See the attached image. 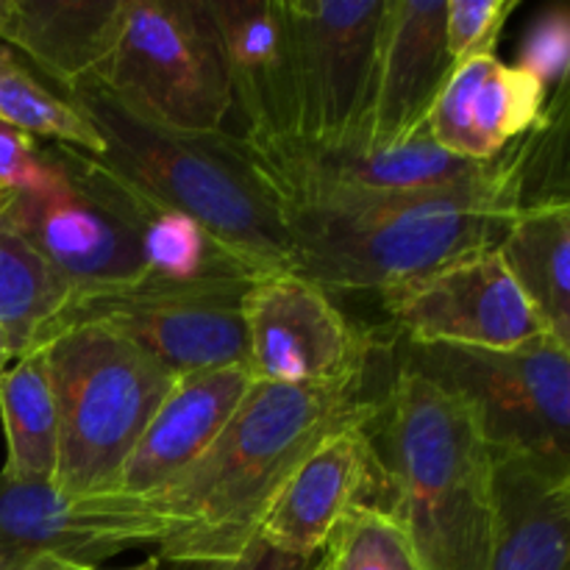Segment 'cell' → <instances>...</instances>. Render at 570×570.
Segmentation results:
<instances>
[{
  "instance_id": "obj_4",
  "label": "cell",
  "mask_w": 570,
  "mask_h": 570,
  "mask_svg": "<svg viewBox=\"0 0 570 570\" xmlns=\"http://www.w3.org/2000/svg\"><path fill=\"white\" fill-rule=\"evenodd\" d=\"M67 98L104 139L111 170L193 217L259 278L293 273L282 195L243 137L165 126L95 81Z\"/></svg>"
},
{
  "instance_id": "obj_8",
  "label": "cell",
  "mask_w": 570,
  "mask_h": 570,
  "mask_svg": "<svg viewBox=\"0 0 570 570\" xmlns=\"http://www.w3.org/2000/svg\"><path fill=\"white\" fill-rule=\"evenodd\" d=\"M178 523L156 499L67 495L0 476V570H83L131 549H159Z\"/></svg>"
},
{
  "instance_id": "obj_9",
  "label": "cell",
  "mask_w": 570,
  "mask_h": 570,
  "mask_svg": "<svg viewBox=\"0 0 570 570\" xmlns=\"http://www.w3.org/2000/svg\"><path fill=\"white\" fill-rule=\"evenodd\" d=\"M250 284H165L142 278L134 287L72 301L50 332L98 323L148 351L173 376L248 365L243 298Z\"/></svg>"
},
{
  "instance_id": "obj_22",
  "label": "cell",
  "mask_w": 570,
  "mask_h": 570,
  "mask_svg": "<svg viewBox=\"0 0 570 570\" xmlns=\"http://www.w3.org/2000/svg\"><path fill=\"white\" fill-rule=\"evenodd\" d=\"M495 460V532L484 570H570V473Z\"/></svg>"
},
{
  "instance_id": "obj_12",
  "label": "cell",
  "mask_w": 570,
  "mask_h": 570,
  "mask_svg": "<svg viewBox=\"0 0 570 570\" xmlns=\"http://www.w3.org/2000/svg\"><path fill=\"white\" fill-rule=\"evenodd\" d=\"M284 198L304 195H393L468 187L493 178L504 154L493 161H468L440 148L429 134L401 145H371L360 137L309 142L287 137L248 145Z\"/></svg>"
},
{
  "instance_id": "obj_24",
  "label": "cell",
  "mask_w": 570,
  "mask_h": 570,
  "mask_svg": "<svg viewBox=\"0 0 570 570\" xmlns=\"http://www.w3.org/2000/svg\"><path fill=\"white\" fill-rule=\"evenodd\" d=\"M0 417L11 482L53 484L59 468V417L50 387L45 348L26 351L0 373Z\"/></svg>"
},
{
  "instance_id": "obj_18",
  "label": "cell",
  "mask_w": 570,
  "mask_h": 570,
  "mask_svg": "<svg viewBox=\"0 0 570 570\" xmlns=\"http://www.w3.org/2000/svg\"><path fill=\"white\" fill-rule=\"evenodd\" d=\"M254 382L248 365L178 376L122 462L109 493L159 499L212 449Z\"/></svg>"
},
{
  "instance_id": "obj_32",
  "label": "cell",
  "mask_w": 570,
  "mask_h": 570,
  "mask_svg": "<svg viewBox=\"0 0 570 570\" xmlns=\"http://www.w3.org/2000/svg\"><path fill=\"white\" fill-rule=\"evenodd\" d=\"M17 360V351H14V345H11V340H9V334L3 332V328H0V373L6 371V367L11 365V362Z\"/></svg>"
},
{
  "instance_id": "obj_23",
  "label": "cell",
  "mask_w": 570,
  "mask_h": 570,
  "mask_svg": "<svg viewBox=\"0 0 570 570\" xmlns=\"http://www.w3.org/2000/svg\"><path fill=\"white\" fill-rule=\"evenodd\" d=\"M495 248L546 334L570 348V200L518 209Z\"/></svg>"
},
{
  "instance_id": "obj_27",
  "label": "cell",
  "mask_w": 570,
  "mask_h": 570,
  "mask_svg": "<svg viewBox=\"0 0 570 570\" xmlns=\"http://www.w3.org/2000/svg\"><path fill=\"white\" fill-rule=\"evenodd\" d=\"M328 570H423L415 546L390 512L356 504L326 546Z\"/></svg>"
},
{
  "instance_id": "obj_26",
  "label": "cell",
  "mask_w": 570,
  "mask_h": 570,
  "mask_svg": "<svg viewBox=\"0 0 570 570\" xmlns=\"http://www.w3.org/2000/svg\"><path fill=\"white\" fill-rule=\"evenodd\" d=\"M0 126L48 145L104 156V139L61 89H53L17 50L0 42Z\"/></svg>"
},
{
  "instance_id": "obj_33",
  "label": "cell",
  "mask_w": 570,
  "mask_h": 570,
  "mask_svg": "<svg viewBox=\"0 0 570 570\" xmlns=\"http://www.w3.org/2000/svg\"><path fill=\"white\" fill-rule=\"evenodd\" d=\"M161 568V562H159V557H148V560H142L139 562V566H131V568H120V570H159ZM83 570H104V568H83Z\"/></svg>"
},
{
  "instance_id": "obj_10",
  "label": "cell",
  "mask_w": 570,
  "mask_h": 570,
  "mask_svg": "<svg viewBox=\"0 0 570 570\" xmlns=\"http://www.w3.org/2000/svg\"><path fill=\"white\" fill-rule=\"evenodd\" d=\"M243 317L256 382L343 387L365 379L373 337L306 278L276 273L254 282L243 298Z\"/></svg>"
},
{
  "instance_id": "obj_13",
  "label": "cell",
  "mask_w": 570,
  "mask_h": 570,
  "mask_svg": "<svg viewBox=\"0 0 570 570\" xmlns=\"http://www.w3.org/2000/svg\"><path fill=\"white\" fill-rule=\"evenodd\" d=\"M382 298L387 317L406 343L504 351L546 334L499 248L449 262Z\"/></svg>"
},
{
  "instance_id": "obj_35",
  "label": "cell",
  "mask_w": 570,
  "mask_h": 570,
  "mask_svg": "<svg viewBox=\"0 0 570 570\" xmlns=\"http://www.w3.org/2000/svg\"><path fill=\"white\" fill-rule=\"evenodd\" d=\"M3 14H6V0H0V26H3Z\"/></svg>"
},
{
  "instance_id": "obj_34",
  "label": "cell",
  "mask_w": 570,
  "mask_h": 570,
  "mask_svg": "<svg viewBox=\"0 0 570 570\" xmlns=\"http://www.w3.org/2000/svg\"><path fill=\"white\" fill-rule=\"evenodd\" d=\"M312 570H328V554H326V549L321 551V557H317V562H315V566H312Z\"/></svg>"
},
{
  "instance_id": "obj_28",
  "label": "cell",
  "mask_w": 570,
  "mask_h": 570,
  "mask_svg": "<svg viewBox=\"0 0 570 570\" xmlns=\"http://www.w3.org/2000/svg\"><path fill=\"white\" fill-rule=\"evenodd\" d=\"M518 6V0H445V45L454 65L495 53L501 31Z\"/></svg>"
},
{
  "instance_id": "obj_11",
  "label": "cell",
  "mask_w": 570,
  "mask_h": 570,
  "mask_svg": "<svg viewBox=\"0 0 570 570\" xmlns=\"http://www.w3.org/2000/svg\"><path fill=\"white\" fill-rule=\"evenodd\" d=\"M387 0H287L295 72V137H354L365 120Z\"/></svg>"
},
{
  "instance_id": "obj_17",
  "label": "cell",
  "mask_w": 570,
  "mask_h": 570,
  "mask_svg": "<svg viewBox=\"0 0 570 570\" xmlns=\"http://www.w3.org/2000/svg\"><path fill=\"white\" fill-rule=\"evenodd\" d=\"M367 423L323 438L267 504L256 540L295 557H317L356 504H376V462Z\"/></svg>"
},
{
  "instance_id": "obj_14",
  "label": "cell",
  "mask_w": 570,
  "mask_h": 570,
  "mask_svg": "<svg viewBox=\"0 0 570 570\" xmlns=\"http://www.w3.org/2000/svg\"><path fill=\"white\" fill-rule=\"evenodd\" d=\"M45 148L53 167L48 184L11 195L0 223L20 234L70 284L72 301L115 293L148 278L131 234L78 187L53 145L45 142Z\"/></svg>"
},
{
  "instance_id": "obj_20",
  "label": "cell",
  "mask_w": 570,
  "mask_h": 570,
  "mask_svg": "<svg viewBox=\"0 0 570 570\" xmlns=\"http://www.w3.org/2000/svg\"><path fill=\"white\" fill-rule=\"evenodd\" d=\"M546 92L495 53L460 61L434 104L429 137L468 161H493L538 126Z\"/></svg>"
},
{
  "instance_id": "obj_15",
  "label": "cell",
  "mask_w": 570,
  "mask_h": 570,
  "mask_svg": "<svg viewBox=\"0 0 570 570\" xmlns=\"http://www.w3.org/2000/svg\"><path fill=\"white\" fill-rule=\"evenodd\" d=\"M53 148L78 187L131 234L148 278L165 284L259 282L245 262L228 254L193 217L139 189L100 156L67 145Z\"/></svg>"
},
{
  "instance_id": "obj_29",
  "label": "cell",
  "mask_w": 570,
  "mask_h": 570,
  "mask_svg": "<svg viewBox=\"0 0 570 570\" xmlns=\"http://www.w3.org/2000/svg\"><path fill=\"white\" fill-rule=\"evenodd\" d=\"M568 61H570V11L568 6H551L534 20L523 39L521 59L515 67L534 78L543 87L546 100L557 89L568 87Z\"/></svg>"
},
{
  "instance_id": "obj_16",
  "label": "cell",
  "mask_w": 570,
  "mask_h": 570,
  "mask_svg": "<svg viewBox=\"0 0 570 570\" xmlns=\"http://www.w3.org/2000/svg\"><path fill=\"white\" fill-rule=\"evenodd\" d=\"M445 0H387L365 120L354 137L401 145L429 134L434 104L454 72Z\"/></svg>"
},
{
  "instance_id": "obj_7",
  "label": "cell",
  "mask_w": 570,
  "mask_h": 570,
  "mask_svg": "<svg viewBox=\"0 0 570 570\" xmlns=\"http://www.w3.org/2000/svg\"><path fill=\"white\" fill-rule=\"evenodd\" d=\"M95 83L165 126L220 131L232 92L209 0H122Z\"/></svg>"
},
{
  "instance_id": "obj_31",
  "label": "cell",
  "mask_w": 570,
  "mask_h": 570,
  "mask_svg": "<svg viewBox=\"0 0 570 570\" xmlns=\"http://www.w3.org/2000/svg\"><path fill=\"white\" fill-rule=\"evenodd\" d=\"M321 557V554H317ZM317 557H295L254 540L243 557L228 562H200V566H173V570H312Z\"/></svg>"
},
{
  "instance_id": "obj_5",
  "label": "cell",
  "mask_w": 570,
  "mask_h": 570,
  "mask_svg": "<svg viewBox=\"0 0 570 570\" xmlns=\"http://www.w3.org/2000/svg\"><path fill=\"white\" fill-rule=\"evenodd\" d=\"M39 345L59 417L53 484L67 495L109 493L178 376L98 323L56 328Z\"/></svg>"
},
{
  "instance_id": "obj_25",
  "label": "cell",
  "mask_w": 570,
  "mask_h": 570,
  "mask_svg": "<svg viewBox=\"0 0 570 570\" xmlns=\"http://www.w3.org/2000/svg\"><path fill=\"white\" fill-rule=\"evenodd\" d=\"M72 289L26 239L0 223V328L17 356L37 348L56 326Z\"/></svg>"
},
{
  "instance_id": "obj_21",
  "label": "cell",
  "mask_w": 570,
  "mask_h": 570,
  "mask_svg": "<svg viewBox=\"0 0 570 570\" xmlns=\"http://www.w3.org/2000/svg\"><path fill=\"white\" fill-rule=\"evenodd\" d=\"M122 0H6L0 42L70 95L98 78Z\"/></svg>"
},
{
  "instance_id": "obj_30",
  "label": "cell",
  "mask_w": 570,
  "mask_h": 570,
  "mask_svg": "<svg viewBox=\"0 0 570 570\" xmlns=\"http://www.w3.org/2000/svg\"><path fill=\"white\" fill-rule=\"evenodd\" d=\"M50 156L45 142L0 126V195H22L45 187L50 178Z\"/></svg>"
},
{
  "instance_id": "obj_1",
  "label": "cell",
  "mask_w": 570,
  "mask_h": 570,
  "mask_svg": "<svg viewBox=\"0 0 570 570\" xmlns=\"http://www.w3.org/2000/svg\"><path fill=\"white\" fill-rule=\"evenodd\" d=\"M518 148L493 178L393 195L284 198L293 273L321 289L390 293L476 250L495 248L521 209Z\"/></svg>"
},
{
  "instance_id": "obj_19",
  "label": "cell",
  "mask_w": 570,
  "mask_h": 570,
  "mask_svg": "<svg viewBox=\"0 0 570 570\" xmlns=\"http://www.w3.org/2000/svg\"><path fill=\"white\" fill-rule=\"evenodd\" d=\"M220 31L232 111L248 145L295 137V72L287 0H209Z\"/></svg>"
},
{
  "instance_id": "obj_6",
  "label": "cell",
  "mask_w": 570,
  "mask_h": 570,
  "mask_svg": "<svg viewBox=\"0 0 570 570\" xmlns=\"http://www.w3.org/2000/svg\"><path fill=\"white\" fill-rule=\"evenodd\" d=\"M399 365L465 401L493 456L570 473V348L549 334L504 351L406 343Z\"/></svg>"
},
{
  "instance_id": "obj_2",
  "label": "cell",
  "mask_w": 570,
  "mask_h": 570,
  "mask_svg": "<svg viewBox=\"0 0 570 570\" xmlns=\"http://www.w3.org/2000/svg\"><path fill=\"white\" fill-rule=\"evenodd\" d=\"M376 410L365 379L343 387L250 384L212 449L156 499L178 523L176 538L156 549L159 562L200 566L243 557L289 471L323 438L367 423Z\"/></svg>"
},
{
  "instance_id": "obj_3",
  "label": "cell",
  "mask_w": 570,
  "mask_h": 570,
  "mask_svg": "<svg viewBox=\"0 0 570 570\" xmlns=\"http://www.w3.org/2000/svg\"><path fill=\"white\" fill-rule=\"evenodd\" d=\"M376 504L423 570H484L495 532V460L471 406L399 365L365 426Z\"/></svg>"
}]
</instances>
